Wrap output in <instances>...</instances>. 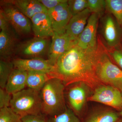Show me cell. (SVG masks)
I'll return each mask as SVG.
<instances>
[{
  "label": "cell",
  "mask_w": 122,
  "mask_h": 122,
  "mask_svg": "<svg viewBox=\"0 0 122 122\" xmlns=\"http://www.w3.org/2000/svg\"><path fill=\"white\" fill-rule=\"evenodd\" d=\"M120 117L118 112L105 110L90 114L81 122H118Z\"/></svg>",
  "instance_id": "ffe728a7"
},
{
  "label": "cell",
  "mask_w": 122,
  "mask_h": 122,
  "mask_svg": "<svg viewBox=\"0 0 122 122\" xmlns=\"http://www.w3.org/2000/svg\"><path fill=\"white\" fill-rule=\"evenodd\" d=\"M10 107L22 117L41 114L42 102L39 91L28 88L12 95Z\"/></svg>",
  "instance_id": "3957f363"
},
{
  "label": "cell",
  "mask_w": 122,
  "mask_h": 122,
  "mask_svg": "<svg viewBox=\"0 0 122 122\" xmlns=\"http://www.w3.org/2000/svg\"><path fill=\"white\" fill-rule=\"evenodd\" d=\"M4 2L13 5L30 19L38 13L48 11L38 0H10Z\"/></svg>",
  "instance_id": "2e32d148"
},
{
  "label": "cell",
  "mask_w": 122,
  "mask_h": 122,
  "mask_svg": "<svg viewBox=\"0 0 122 122\" xmlns=\"http://www.w3.org/2000/svg\"><path fill=\"white\" fill-rule=\"evenodd\" d=\"M12 95L7 92L5 89H0V109L10 107Z\"/></svg>",
  "instance_id": "4316f807"
},
{
  "label": "cell",
  "mask_w": 122,
  "mask_h": 122,
  "mask_svg": "<svg viewBox=\"0 0 122 122\" xmlns=\"http://www.w3.org/2000/svg\"><path fill=\"white\" fill-rule=\"evenodd\" d=\"M106 8L115 18L120 25H122V0H106Z\"/></svg>",
  "instance_id": "603a6c76"
},
{
  "label": "cell",
  "mask_w": 122,
  "mask_h": 122,
  "mask_svg": "<svg viewBox=\"0 0 122 122\" xmlns=\"http://www.w3.org/2000/svg\"><path fill=\"white\" fill-rule=\"evenodd\" d=\"M65 86L63 81L57 77H53L46 82L40 91L42 114L48 117H53L66 110Z\"/></svg>",
  "instance_id": "7a4b0ae2"
},
{
  "label": "cell",
  "mask_w": 122,
  "mask_h": 122,
  "mask_svg": "<svg viewBox=\"0 0 122 122\" xmlns=\"http://www.w3.org/2000/svg\"><path fill=\"white\" fill-rule=\"evenodd\" d=\"M68 3L72 16L87 8V0H68Z\"/></svg>",
  "instance_id": "d4e9b609"
},
{
  "label": "cell",
  "mask_w": 122,
  "mask_h": 122,
  "mask_svg": "<svg viewBox=\"0 0 122 122\" xmlns=\"http://www.w3.org/2000/svg\"></svg>",
  "instance_id": "836d02e7"
},
{
  "label": "cell",
  "mask_w": 122,
  "mask_h": 122,
  "mask_svg": "<svg viewBox=\"0 0 122 122\" xmlns=\"http://www.w3.org/2000/svg\"><path fill=\"white\" fill-rule=\"evenodd\" d=\"M54 77L55 76L53 75L45 72H28L26 86L30 89L40 92L46 82Z\"/></svg>",
  "instance_id": "d6986e66"
},
{
  "label": "cell",
  "mask_w": 122,
  "mask_h": 122,
  "mask_svg": "<svg viewBox=\"0 0 122 122\" xmlns=\"http://www.w3.org/2000/svg\"><path fill=\"white\" fill-rule=\"evenodd\" d=\"M47 118L48 122H81L74 112L67 107L63 113Z\"/></svg>",
  "instance_id": "7402d4cb"
},
{
  "label": "cell",
  "mask_w": 122,
  "mask_h": 122,
  "mask_svg": "<svg viewBox=\"0 0 122 122\" xmlns=\"http://www.w3.org/2000/svg\"><path fill=\"white\" fill-rule=\"evenodd\" d=\"M87 8L92 13L99 14L106 7V3L105 0H87Z\"/></svg>",
  "instance_id": "484cf974"
},
{
  "label": "cell",
  "mask_w": 122,
  "mask_h": 122,
  "mask_svg": "<svg viewBox=\"0 0 122 122\" xmlns=\"http://www.w3.org/2000/svg\"><path fill=\"white\" fill-rule=\"evenodd\" d=\"M87 100L100 103L112 107L120 112L122 110V92L117 88L103 84L94 90Z\"/></svg>",
  "instance_id": "5b68a950"
},
{
  "label": "cell",
  "mask_w": 122,
  "mask_h": 122,
  "mask_svg": "<svg viewBox=\"0 0 122 122\" xmlns=\"http://www.w3.org/2000/svg\"><path fill=\"white\" fill-rule=\"evenodd\" d=\"M119 25L110 15L107 16L103 20V34L107 44L110 47L116 46L120 41L121 33Z\"/></svg>",
  "instance_id": "5bb4252c"
},
{
  "label": "cell",
  "mask_w": 122,
  "mask_h": 122,
  "mask_svg": "<svg viewBox=\"0 0 122 122\" xmlns=\"http://www.w3.org/2000/svg\"><path fill=\"white\" fill-rule=\"evenodd\" d=\"M99 51L91 52L76 45L61 56L55 65V77L65 86L82 82L94 90L103 85L96 75Z\"/></svg>",
  "instance_id": "6da1fadb"
},
{
  "label": "cell",
  "mask_w": 122,
  "mask_h": 122,
  "mask_svg": "<svg viewBox=\"0 0 122 122\" xmlns=\"http://www.w3.org/2000/svg\"><path fill=\"white\" fill-rule=\"evenodd\" d=\"M71 85L68 90V100L73 111L77 116L87 100L88 89L90 87L82 82H76Z\"/></svg>",
  "instance_id": "8fae6325"
},
{
  "label": "cell",
  "mask_w": 122,
  "mask_h": 122,
  "mask_svg": "<svg viewBox=\"0 0 122 122\" xmlns=\"http://www.w3.org/2000/svg\"><path fill=\"white\" fill-rule=\"evenodd\" d=\"M15 38L10 32L0 31V55L1 59L7 60L12 55L16 46Z\"/></svg>",
  "instance_id": "ac0fdd59"
},
{
  "label": "cell",
  "mask_w": 122,
  "mask_h": 122,
  "mask_svg": "<svg viewBox=\"0 0 122 122\" xmlns=\"http://www.w3.org/2000/svg\"><path fill=\"white\" fill-rule=\"evenodd\" d=\"M68 1L66 0L54 8L48 10L54 33L65 32L66 26L72 17Z\"/></svg>",
  "instance_id": "30bf717a"
},
{
  "label": "cell",
  "mask_w": 122,
  "mask_h": 122,
  "mask_svg": "<svg viewBox=\"0 0 122 122\" xmlns=\"http://www.w3.org/2000/svg\"><path fill=\"white\" fill-rule=\"evenodd\" d=\"M92 13L89 9L72 16L66 28L65 33L73 41H77L87 24Z\"/></svg>",
  "instance_id": "4fadbf2b"
},
{
  "label": "cell",
  "mask_w": 122,
  "mask_h": 122,
  "mask_svg": "<svg viewBox=\"0 0 122 122\" xmlns=\"http://www.w3.org/2000/svg\"><path fill=\"white\" fill-rule=\"evenodd\" d=\"M12 62L1 59L0 61V86L5 89L10 76L14 69Z\"/></svg>",
  "instance_id": "44dd1931"
},
{
  "label": "cell",
  "mask_w": 122,
  "mask_h": 122,
  "mask_svg": "<svg viewBox=\"0 0 122 122\" xmlns=\"http://www.w3.org/2000/svg\"><path fill=\"white\" fill-rule=\"evenodd\" d=\"M42 114L38 115H28L21 117L22 122H48L47 117Z\"/></svg>",
  "instance_id": "83f0119b"
},
{
  "label": "cell",
  "mask_w": 122,
  "mask_h": 122,
  "mask_svg": "<svg viewBox=\"0 0 122 122\" xmlns=\"http://www.w3.org/2000/svg\"><path fill=\"white\" fill-rule=\"evenodd\" d=\"M0 122H22L21 117L10 107L0 109Z\"/></svg>",
  "instance_id": "cb8c5ba5"
},
{
  "label": "cell",
  "mask_w": 122,
  "mask_h": 122,
  "mask_svg": "<svg viewBox=\"0 0 122 122\" xmlns=\"http://www.w3.org/2000/svg\"><path fill=\"white\" fill-rule=\"evenodd\" d=\"M48 44L47 38L35 37L21 45L20 52L26 56L37 57L46 52Z\"/></svg>",
  "instance_id": "9a60e30c"
},
{
  "label": "cell",
  "mask_w": 122,
  "mask_h": 122,
  "mask_svg": "<svg viewBox=\"0 0 122 122\" xmlns=\"http://www.w3.org/2000/svg\"><path fill=\"white\" fill-rule=\"evenodd\" d=\"M27 76V71L14 68L10 76L5 89L11 95L24 89L26 86Z\"/></svg>",
  "instance_id": "e0dca14e"
},
{
  "label": "cell",
  "mask_w": 122,
  "mask_h": 122,
  "mask_svg": "<svg viewBox=\"0 0 122 122\" xmlns=\"http://www.w3.org/2000/svg\"><path fill=\"white\" fill-rule=\"evenodd\" d=\"M77 44L66 34L54 33L48 52V59L55 66L58 59L62 55Z\"/></svg>",
  "instance_id": "ba28073f"
},
{
  "label": "cell",
  "mask_w": 122,
  "mask_h": 122,
  "mask_svg": "<svg viewBox=\"0 0 122 122\" xmlns=\"http://www.w3.org/2000/svg\"><path fill=\"white\" fill-rule=\"evenodd\" d=\"M30 19L32 30L36 37L47 38L53 36L54 33L48 12L38 13Z\"/></svg>",
  "instance_id": "7c38bea8"
},
{
  "label": "cell",
  "mask_w": 122,
  "mask_h": 122,
  "mask_svg": "<svg viewBox=\"0 0 122 122\" xmlns=\"http://www.w3.org/2000/svg\"><path fill=\"white\" fill-rule=\"evenodd\" d=\"M66 0H38L47 10L54 8Z\"/></svg>",
  "instance_id": "f546056e"
},
{
  "label": "cell",
  "mask_w": 122,
  "mask_h": 122,
  "mask_svg": "<svg viewBox=\"0 0 122 122\" xmlns=\"http://www.w3.org/2000/svg\"><path fill=\"white\" fill-rule=\"evenodd\" d=\"M14 68L29 71L45 72L55 76V66L49 59L36 57L29 59H17L12 61Z\"/></svg>",
  "instance_id": "9c48e42d"
},
{
  "label": "cell",
  "mask_w": 122,
  "mask_h": 122,
  "mask_svg": "<svg viewBox=\"0 0 122 122\" xmlns=\"http://www.w3.org/2000/svg\"><path fill=\"white\" fill-rule=\"evenodd\" d=\"M118 113L120 116H122V110L120 112H118Z\"/></svg>",
  "instance_id": "d6a6232c"
},
{
  "label": "cell",
  "mask_w": 122,
  "mask_h": 122,
  "mask_svg": "<svg viewBox=\"0 0 122 122\" xmlns=\"http://www.w3.org/2000/svg\"><path fill=\"white\" fill-rule=\"evenodd\" d=\"M111 54L116 63L122 69V51L115 50Z\"/></svg>",
  "instance_id": "4dcf8cb0"
},
{
  "label": "cell",
  "mask_w": 122,
  "mask_h": 122,
  "mask_svg": "<svg viewBox=\"0 0 122 122\" xmlns=\"http://www.w3.org/2000/svg\"><path fill=\"white\" fill-rule=\"evenodd\" d=\"M11 25L8 19L2 9L0 10V31L10 30Z\"/></svg>",
  "instance_id": "f1b7e54d"
},
{
  "label": "cell",
  "mask_w": 122,
  "mask_h": 122,
  "mask_svg": "<svg viewBox=\"0 0 122 122\" xmlns=\"http://www.w3.org/2000/svg\"><path fill=\"white\" fill-rule=\"evenodd\" d=\"M2 2L4 3L1 9L15 31L20 35L29 33L32 29V24L28 18L13 5Z\"/></svg>",
  "instance_id": "52a82bcc"
},
{
  "label": "cell",
  "mask_w": 122,
  "mask_h": 122,
  "mask_svg": "<svg viewBox=\"0 0 122 122\" xmlns=\"http://www.w3.org/2000/svg\"><path fill=\"white\" fill-rule=\"evenodd\" d=\"M96 75L103 84L122 91V70L112 62L106 52L99 51Z\"/></svg>",
  "instance_id": "277c9868"
},
{
  "label": "cell",
  "mask_w": 122,
  "mask_h": 122,
  "mask_svg": "<svg viewBox=\"0 0 122 122\" xmlns=\"http://www.w3.org/2000/svg\"><path fill=\"white\" fill-rule=\"evenodd\" d=\"M99 16L98 14H91L85 29L78 38L77 45L84 50L95 52L98 50L96 34Z\"/></svg>",
  "instance_id": "8992f818"
},
{
  "label": "cell",
  "mask_w": 122,
  "mask_h": 122,
  "mask_svg": "<svg viewBox=\"0 0 122 122\" xmlns=\"http://www.w3.org/2000/svg\"><path fill=\"white\" fill-rule=\"evenodd\" d=\"M118 122H122V116H120Z\"/></svg>",
  "instance_id": "1f68e13d"
}]
</instances>
